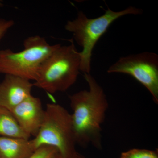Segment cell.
Instances as JSON below:
<instances>
[{
    "label": "cell",
    "mask_w": 158,
    "mask_h": 158,
    "mask_svg": "<svg viewBox=\"0 0 158 158\" xmlns=\"http://www.w3.org/2000/svg\"><path fill=\"white\" fill-rule=\"evenodd\" d=\"M44 119L37 135L31 140L35 150L43 145L56 148L64 158H71L77 152L71 116L61 105H46Z\"/></svg>",
    "instance_id": "5"
},
{
    "label": "cell",
    "mask_w": 158,
    "mask_h": 158,
    "mask_svg": "<svg viewBox=\"0 0 158 158\" xmlns=\"http://www.w3.org/2000/svg\"><path fill=\"white\" fill-rule=\"evenodd\" d=\"M35 151L29 139L0 137V157L2 158H27Z\"/></svg>",
    "instance_id": "9"
},
{
    "label": "cell",
    "mask_w": 158,
    "mask_h": 158,
    "mask_svg": "<svg viewBox=\"0 0 158 158\" xmlns=\"http://www.w3.org/2000/svg\"><path fill=\"white\" fill-rule=\"evenodd\" d=\"M71 158H86L85 156H84L82 155L81 154L77 152Z\"/></svg>",
    "instance_id": "15"
},
{
    "label": "cell",
    "mask_w": 158,
    "mask_h": 158,
    "mask_svg": "<svg viewBox=\"0 0 158 158\" xmlns=\"http://www.w3.org/2000/svg\"><path fill=\"white\" fill-rule=\"evenodd\" d=\"M143 12L142 9L134 6H130L120 11L109 9L101 16L91 19L88 18L83 11H80L75 19L68 21L65 25V30L73 34L76 42L83 48L80 52V71L84 74L90 73L91 56L94 46L115 21L124 15H140Z\"/></svg>",
    "instance_id": "2"
},
{
    "label": "cell",
    "mask_w": 158,
    "mask_h": 158,
    "mask_svg": "<svg viewBox=\"0 0 158 158\" xmlns=\"http://www.w3.org/2000/svg\"><path fill=\"white\" fill-rule=\"evenodd\" d=\"M109 73L125 74L132 77L151 94L158 104V55L145 52L122 57L108 68Z\"/></svg>",
    "instance_id": "6"
},
{
    "label": "cell",
    "mask_w": 158,
    "mask_h": 158,
    "mask_svg": "<svg viewBox=\"0 0 158 158\" xmlns=\"http://www.w3.org/2000/svg\"><path fill=\"white\" fill-rule=\"evenodd\" d=\"M49 158H64L62 156V155L60 153L59 151L55 153L51 157Z\"/></svg>",
    "instance_id": "14"
},
{
    "label": "cell",
    "mask_w": 158,
    "mask_h": 158,
    "mask_svg": "<svg viewBox=\"0 0 158 158\" xmlns=\"http://www.w3.org/2000/svg\"><path fill=\"white\" fill-rule=\"evenodd\" d=\"M89 90L69 96L72 125L76 144L83 148H102V125L109 103L103 89L90 73L84 74Z\"/></svg>",
    "instance_id": "1"
},
{
    "label": "cell",
    "mask_w": 158,
    "mask_h": 158,
    "mask_svg": "<svg viewBox=\"0 0 158 158\" xmlns=\"http://www.w3.org/2000/svg\"><path fill=\"white\" fill-rule=\"evenodd\" d=\"M60 45H51L45 38L37 35L27 37L22 51H0V73L35 81L43 62Z\"/></svg>",
    "instance_id": "4"
},
{
    "label": "cell",
    "mask_w": 158,
    "mask_h": 158,
    "mask_svg": "<svg viewBox=\"0 0 158 158\" xmlns=\"http://www.w3.org/2000/svg\"><path fill=\"white\" fill-rule=\"evenodd\" d=\"M2 6V3L1 2H0V6Z\"/></svg>",
    "instance_id": "16"
},
{
    "label": "cell",
    "mask_w": 158,
    "mask_h": 158,
    "mask_svg": "<svg viewBox=\"0 0 158 158\" xmlns=\"http://www.w3.org/2000/svg\"><path fill=\"white\" fill-rule=\"evenodd\" d=\"M14 25V22L12 20L0 18V41Z\"/></svg>",
    "instance_id": "13"
},
{
    "label": "cell",
    "mask_w": 158,
    "mask_h": 158,
    "mask_svg": "<svg viewBox=\"0 0 158 158\" xmlns=\"http://www.w3.org/2000/svg\"><path fill=\"white\" fill-rule=\"evenodd\" d=\"M0 137L29 139L31 136L20 127L10 110L0 107Z\"/></svg>",
    "instance_id": "10"
},
{
    "label": "cell",
    "mask_w": 158,
    "mask_h": 158,
    "mask_svg": "<svg viewBox=\"0 0 158 158\" xmlns=\"http://www.w3.org/2000/svg\"><path fill=\"white\" fill-rule=\"evenodd\" d=\"M0 158H1V157H0Z\"/></svg>",
    "instance_id": "17"
},
{
    "label": "cell",
    "mask_w": 158,
    "mask_h": 158,
    "mask_svg": "<svg viewBox=\"0 0 158 158\" xmlns=\"http://www.w3.org/2000/svg\"><path fill=\"white\" fill-rule=\"evenodd\" d=\"M81 61L73 41L61 44L41 65L34 86L50 94L65 92L76 82Z\"/></svg>",
    "instance_id": "3"
},
{
    "label": "cell",
    "mask_w": 158,
    "mask_h": 158,
    "mask_svg": "<svg viewBox=\"0 0 158 158\" xmlns=\"http://www.w3.org/2000/svg\"><path fill=\"white\" fill-rule=\"evenodd\" d=\"M34 84L20 77L6 75L0 83V107L11 111L32 95Z\"/></svg>",
    "instance_id": "8"
},
{
    "label": "cell",
    "mask_w": 158,
    "mask_h": 158,
    "mask_svg": "<svg viewBox=\"0 0 158 158\" xmlns=\"http://www.w3.org/2000/svg\"><path fill=\"white\" fill-rule=\"evenodd\" d=\"M119 158H158V151L132 148L122 152Z\"/></svg>",
    "instance_id": "11"
},
{
    "label": "cell",
    "mask_w": 158,
    "mask_h": 158,
    "mask_svg": "<svg viewBox=\"0 0 158 158\" xmlns=\"http://www.w3.org/2000/svg\"><path fill=\"white\" fill-rule=\"evenodd\" d=\"M10 111L25 132L31 136L37 135L45 114L39 98L31 95Z\"/></svg>",
    "instance_id": "7"
},
{
    "label": "cell",
    "mask_w": 158,
    "mask_h": 158,
    "mask_svg": "<svg viewBox=\"0 0 158 158\" xmlns=\"http://www.w3.org/2000/svg\"><path fill=\"white\" fill-rule=\"evenodd\" d=\"M58 151L56 148L53 146L43 145L37 148L27 158H49Z\"/></svg>",
    "instance_id": "12"
}]
</instances>
